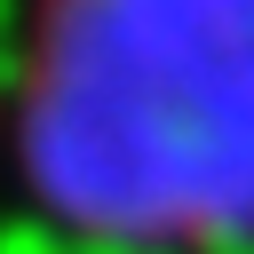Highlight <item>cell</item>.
<instances>
[{
	"label": "cell",
	"mask_w": 254,
	"mask_h": 254,
	"mask_svg": "<svg viewBox=\"0 0 254 254\" xmlns=\"http://www.w3.org/2000/svg\"><path fill=\"white\" fill-rule=\"evenodd\" d=\"M32 167L95 230L254 222V0H56Z\"/></svg>",
	"instance_id": "1"
}]
</instances>
